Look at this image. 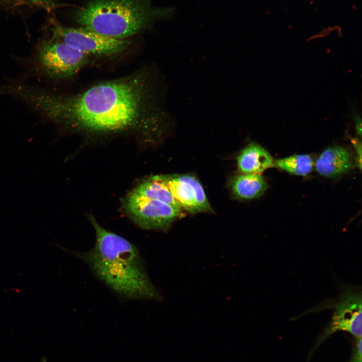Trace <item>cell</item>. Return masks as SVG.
Listing matches in <instances>:
<instances>
[{
	"label": "cell",
	"instance_id": "cell-1",
	"mask_svg": "<svg viewBox=\"0 0 362 362\" xmlns=\"http://www.w3.org/2000/svg\"><path fill=\"white\" fill-rule=\"evenodd\" d=\"M145 72L106 81L80 93L63 95L22 83L15 97L45 120L69 130L105 135L160 133L165 112Z\"/></svg>",
	"mask_w": 362,
	"mask_h": 362
},
{
	"label": "cell",
	"instance_id": "cell-2",
	"mask_svg": "<svg viewBox=\"0 0 362 362\" xmlns=\"http://www.w3.org/2000/svg\"><path fill=\"white\" fill-rule=\"evenodd\" d=\"M88 219L95 231V244L87 252L73 254L85 261L98 278L121 297L161 300V295L151 281L137 247L103 228L92 215Z\"/></svg>",
	"mask_w": 362,
	"mask_h": 362
},
{
	"label": "cell",
	"instance_id": "cell-3",
	"mask_svg": "<svg viewBox=\"0 0 362 362\" xmlns=\"http://www.w3.org/2000/svg\"><path fill=\"white\" fill-rule=\"evenodd\" d=\"M171 13L144 0H93L75 12L82 27L104 36L126 39Z\"/></svg>",
	"mask_w": 362,
	"mask_h": 362
},
{
	"label": "cell",
	"instance_id": "cell-4",
	"mask_svg": "<svg viewBox=\"0 0 362 362\" xmlns=\"http://www.w3.org/2000/svg\"><path fill=\"white\" fill-rule=\"evenodd\" d=\"M88 55L53 38L40 42L33 58L36 72L47 79L74 75L86 64Z\"/></svg>",
	"mask_w": 362,
	"mask_h": 362
},
{
	"label": "cell",
	"instance_id": "cell-5",
	"mask_svg": "<svg viewBox=\"0 0 362 362\" xmlns=\"http://www.w3.org/2000/svg\"><path fill=\"white\" fill-rule=\"evenodd\" d=\"M127 216L139 227L166 231L183 211L163 202L141 196L130 191L122 202Z\"/></svg>",
	"mask_w": 362,
	"mask_h": 362
},
{
	"label": "cell",
	"instance_id": "cell-6",
	"mask_svg": "<svg viewBox=\"0 0 362 362\" xmlns=\"http://www.w3.org/2000/svg\"><path fill=\"white\" fill-rule=\"evenodd\" d=\"M52 38L89 55L109 56L126 50L130 45L127 39L111 38L83 27L69 28L55 25Z\"/></svg>",
	"mask_w": 362,
	"mask_h": 362
},
{
	"label": "cell",
	"instance_id": "cell-7",
	"mask_svg": "<svg viewBox=\"0 0 362 362\" xmlns=\"http://www.w3.org/2000/svg\"><path fill=\"white\" fill-rule=\"evenodd\" d=\"M322 307L334 309L331 320L323 334L324 338L344 331L361 337V290L358 287L344 286L338 298Z\"/></svg>",
	"mask_w": 362,
	"mask_h": 362
},
{
	"label": "cell",
	"instance_id": "cell-8",
	"mask_svg": "<svg viewBox=\"0 0 362 362\" xmlns=\"http://www.w3.org/2000/svg\"><path fill=\"white\" fill-rule=\"evenodd\" d=\"M167 185L175 200L183 210L191 214L213 212L204 189L193 175H164Z\"/></svg>",
	"mask_w": 362,
	"mask_h": 362
},
{
	"label": "cell",
	"instance_id": "cell-9",
	"mask_svg": "<svg viewBox=\"0 0 362 362\" xmlns=\"http://www.w3.org/2000/svg\"><path fill=\"white\" fill-rule=\"evenodd\" d=\"M317 171L327 177H335L348 171L352 167L350 154L340 146L330 147L324 150L317 158Z\"/></svg>",
	"mask_w": 362,
	"mask_h": 362
},
{
	"label": "cell",
	"instance_id": "cell-10",
	"mask_svg": "<svg viewBox=\"0 0 362 362\" xmlns=\"http://www.w3.org/2000/svg\"><path fill=\"white\" fill-rule=\"evenodd\" d=\"M274 159L262 146L251 143L244 148L237 157V165L242 173L261 174L274 166Z\"/></svg>",
	"mask_w": 362,
	"mask_h": 362
},
{
	"label": "cell",
	"instance_id": "cell-11",
	"mask_svg": "<svg viewBox=\"0 0 362 362\" xmlns=\"http://www.w3.org/2000/svg\"><path fill=\"white\" fill-rule=\"evenodd\" d=\"M229 188L236 199L249 200L261 196L267 188V184L261 174L241 173L231 178Z\"/></svg>",
	"mask_w": 362,
	"mask_h": 362
},
{
	"label": "cell",
	"instance_id": "cell-12",
	"mask_svg": "<svg viewBox=\"0 0 362 362\" xmlns=\"http://www.w3.org/2000/svg\"><path fill=\"white\" fill-rule=\"evenodd\" d=\"M131 191L145 198L163 202L183 211L181 206L173 197L164 175L148 177L141 181Z\"/></svg>",
	"mask_w": 362,
	"mask_h": 362
},
{
	"label": "cell",
	"instance_id": "cell-13",
	"mask_svg": "<svg viewBox=\"0 0 362 362\" xmlns=\"http://www.w3.org/2000/svg\"><path fill=\"white\" fill-rule=\"evenodd\" d=\"M313 162L308 154H296L274 161V166L289 173L306 176L313 169Z\"/></svg>",
	"mask_w": 362,
	"mask_h": 362
},
{
	"label": "cell",
	"instance_id": "cell-14",
	"mask_svg": "<svg viewBox=\"0 0 362 362\" xmlns=\"http://www.w3.org/2000/svg\"><path fill=\"white\" fill-rule=\"evenodd\" d=\"M26 1L41 7L44 9L50 11L53 9L56 5L55 0H20Z\"/></svg>",
	"mask_w": 362,
	"mask_h": 362
},
{
	"label": "cell",
	"instance_id": "cell-15",
	"mask_svg": "<svg viewBox=\"0 0 362 362\" xmlns=\"http://www.w3.org/2000/svg\"><path fill=\"white\" fill-rule=\"evenodd\" d=\"M361 337L356 338L354 349L350 362H361Z\"/></svg>",
	"mask_w": 362,
	"mask_h": 362
},
{
	"label": "cell",
	"instance_id": "cell-16",
	"mask_svg": "<svg viewBox=\"0 0 362 362\" xmlns=\"http://www.w3.org/2000/svg\"><path fill=\"white\" fill-rule=\"evenodd\" d=\"M351 142L355 149L356 158V163L359 169L361 168V142L358 138H353Z\"/></svg>",
	"mask_w": 362,
	"mask_h": 362
},
{
	"label": "cell",
	"instance_id": "cell-17",
	"mask_svg": "<svg viewBox=\"0 0 362 362\" xmlns=\"http://www.w3.org/2000/svg\"><path fill=\"white\" fill-rule=\"evenodd\" d=\"M354 118L356 132L359 137H361V119L358 113H355L353 116Z\"/></svg>",
	"mask_w": 362,
	"mask_h": 362
},
{
	"label": "cell",
	"instance_id": "cell-18",
	"mask_svg": "<svg viewBox=\"0 0 362 362\" xmlns=\"http://www.w3.org/2000/svg\"><path fill=\"white\" fill-rule=\"evenodd\" d=\"M3 93H4L3 90L2 89H0V94H1Z\"/></svg>",
	"mask_w": 362,
	"mask_h": 362
}]
</instances>
